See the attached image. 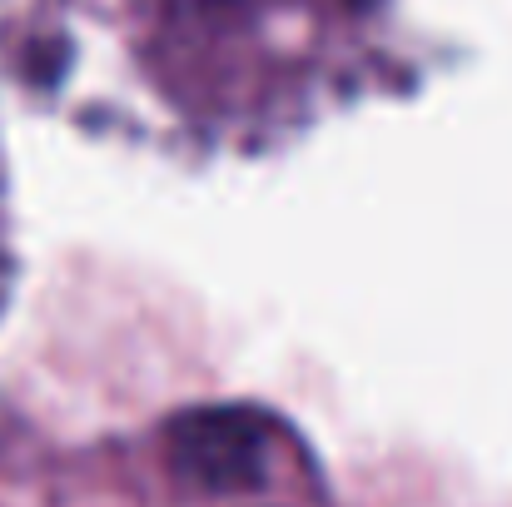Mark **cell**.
<instances>
[{
	"mask_svg": "<svg viewBox=\"0 0 512 507\" xmlns=\"http://www.w3.org/2000/svg\"><path fill=\"white\" fill-rule=\"evenodd\" d=\"M170 468L204 493H244L264 483L274 423L254 408H189L170 423Z\"/></svg>",
	"mask_w": 512,
	"mask_h": 507,
	"instance_id": "6da1fadb",
	"label": "cell"
}]
</instances>
